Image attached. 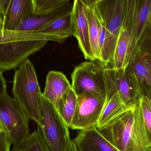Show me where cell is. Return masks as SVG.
Returning a JSON list of instances; mask_svg holds the SVG:
<instances>
[{
  "mask_svg": "<svg viewBox=\"0 0 151 151\" xmlns=\"http://www.w3.org/2000/svg\"><path fill=\"white\" fill-rule=\"evenodd\" d=\"M136 34L134 30L122 25L114 49L111 66L116 70L126 72L138 48Z\"/></svg>",
  "mask_w": 151,
  "mask_h": 151,
  "instance_id": "obj_10",
  "label": "cell"
},
{
  "mask_svg": "<svg viewBox=\"0 0 151 151\" xmlns=\"http://www.w3.org/2000/svg\"><path fill=\"white\" fill-rule=\"evenodd\" d=\"M29 121L15 98L7 91L0 95V122L13 146L19 144L30 134Z\"/></svg>",
  "mask_w": 151,
  "mask_h": 151,
  "instance_id": "obj_5",
  "label": "cell"
},
{
  "mask_svg": "<svg viewBox=\"0 0 151 151\" xmlns=\"http://www.w3.org/2000/svg\"><path fill=\"white\" fill-rule=\"evenodd\" d=\"M104 77L106 99L118 94L127 107L137 104L142 95L141 87L128 73L107 66L105 70Z\"/></svg>",
  "mask_w": 151,
  "mask_h": 151,
  "instance_id": "obj_7",
  "label": "cell"
},
{
  "mask_svg": "<svg viewBox=\"0 0 151 151\" xmlns=\"http://www.w3.org/2000/svg\"><path fill=\"white\" fill-rule=\"evenodd\" d=\"M106 100L92 94L77 95L75 113L70 128L84 130L96 128Z\"/></svg>",
  "mask_w": 151,
  "mask_h": 151,
  "instance_id": "obj_9",
  "label": "cell"
},
{
  "mask_svg": "<svg viewBox=\"0 0 151 151\" xmlns=\"http://www.w3.org/2000/svg\"><path fill=\"white\" fill-rule=\"evenodd\" d=\"M125 0H93L95 14L105 30V40L98 60L105 67L111 64L122 27Z\"/></svg>",
  "mask_w": 151,
  "mask_h": 151,
  "instance_id": "obj_2",
  "label": "cell"
},
{
  "mask_svg": "<svg viewBox=\"0 0 151 151\" xmlns=\"http://www.w3.org/2000/svg\"><path fill=\"white\" fill-rule=\"evenodd\" d=\"M11 151H50L46 144L40 127Z\"/></svg>",
  "mask_w": 151,
  "mask_h": 151,
  "instance_id": "obj_21",
  "label": "cell"
},
{
  "mask_svg": "<svg viewBox=\"0 0 151 151\" xmlns=\"http://www.w3.org/2000/svg\"><path fill=\"white\" fill-rule=\"evenodd\" d=\"M67 35L43 33H29L10 31L0 28V45L28 40H46L62 43L69 38Z\"/></svg>",
  "mask_w": 151,
  "mask_h": 151,
  "instance_id": "obj_17",
  "label": "cell"
},
{
  "mask_svg": "<svg viewBox=\"0 0 151 151\" xmlns=\"http://www.w3.org/2000/svg\"><path fill=\"white\" fill-rule=\"evenodd\" d=\"M33 15L51 14L65 5L71 3L68 0H33Z\"/></svg>",
  "mask_w": 151,
  "mask_h": 151,
  "instance_id": "obj_23",
  "label": "cell"
},
{
  "mask_svg": "<svg viewBox=\"0 0 151 151\" xmlns=\"http://www.w3.org/2000/svg\"><path fill=\"white\" fill-rule=\"evenodd\" d=\"M96 129L119 151H145L150 148L138 103Z\"/></svg>",
  "mask_w": 151,
  "mask_h": 151,
  "instance_id": "obj_1",
  "label": "cell"
},
{
  "mask_svg": "<svg viewBox=\"0 0 151 151\" xmlns=\"http://www.w3.org/2000/svg\"><path fill=\"white\" fill-rule=\"evenodd\" d=\"M73 141L78 151H119L96 128L80 130Z\"/></svg>",
  "mask_w": 151,
  "mask_h": 151,
  "instance_id": "obj_14",
  "label": "cell"
},
{
  "mask_svg": "<svg viewBox=\"0 0 151 151\" xmlns=\"http://www.w3.org/2000/svg\"><path fill=\"white\" fill-rule=\"evenodd\" d=\"M128 107H129L123 103L118 94H115L110 98L106 99L96 128L103 126Z\"/></svg>",
  "mask_w": 151,
  "mask_h": 151,
  "instance_id": "obj_20",
  "label": "cell"
},
{
  "mask_svg": "<svg viewBox=\"0 0 151 151\" xmlns=\"http://www.w3.org/2000/svg\"><path fill=\"white\" fill-rule=\"evenodd\" d=\"M149 147H151V107L146 98L141 95L138 102Z\"/></svg>",
  "mask_w": 151,
  "mask_h": 151,
  "instance_id": "obj_24",
  "label": "cell"
},
{
  "mask_svg": "<svg viewBox=\"0 0 151 151\" xmlns=\"http://www.w3.org/2000/svg\"><path fill=\"white\" fill-rule=\"evenodd\" d=\"M73 3H70L65 5L49 15L40 16L32 14L22 22L17 31L29 33H40L47 25L55 20L70 12L73 9Z\"/></svg>",
  "mask_w": 151,
  "mask_h": 151,
  "instance_id": "obj_16",
  "label": "cell"
},
{
  "mask_svg": "<svg viewBox=\"0 0 151 151\" xmlns=\"http://www.w3.org/2000/svg\"><path fill=\"white\" fill-rule=\"evenodd\" d=\"M40 33L63 35L70 37L74 36L72 10L47 25Z\"/></svg>",
  "mask_w": 151,
  "mask_h": 151,
  "instance_id": "obj_19",
  "label": "cell"
},
{
  "mask_svg": "<svg viewBox=\"0 0 151 151\" xmlns=\"http://www.w3.org/2000/svg\"><path fill=\"white\" fill-rule=\"evenodd\" d=\"M105 68L98 60L85 61L76 66L72 74L71 86L76 95L88 93L106 101Z\"/></svg>",
  "mask_w": 151,
  "mask_h": 151,
  "instance_id": "obj_6",
  "label": "cell"
},
{
  "mask_svg": "<svg viewBox=\"0 0 151 151\" xmlns=\"http://www.w3.org/2000/svg\"><path fill=\"white\" fill-rule=\"evenodd\" d=\"M87 7L89 33L91 51L94 60H98L99 56V22L93 8V0H83Z\"/></svg>",
  "mask_w": 151,
  "mask_h": 151,
  "instance_id": "obj_18",
  "label": "cell"
},
{
  "mask_svg": "<svg viewBox=\"0 0 151 151\" xmlns=\"http://www.w3.org/2000/svg\"><path fill=\"white\" fill-rule=\"evenodd\" d=\"M33 0H11L3 29L17 31L20 24L33 13Z\"/></svg>",
  "mask_w": 151,
  "mask_h": 151,
  "instance_id": "obj_15",
  "label": "cell"
},
{
  "mask_svg": "<svg viewBox=\"0 0 151 151\" xmlns=\"http://www.w3.org/2000/svg\"><path fill=\"white\" fill-rule=\"evenodd\" d=\"M138 47L144 50L151 52V12L147 27L139 42Z\"/></svg>",
  "mask_w": 151,
  "mask_h": 151,
  "instance_id": "obj_26",
  "label": "cell"
},
{
  "mask_svg": "<svg viewBox=\"0 0 151 151\" xmlns=\"http://www.w3.org/2000/svg\"><path fill=\"white\" fill-rule=\"evenodd\" d=\"M12 93L29 120L40 124L42 92L32 63L28 59L16 69Z\"/></svg>",
  "mask_w": 151,
  "mask_h": 151,
  "instance_id": "obj_3",
  "label": "cell"
},
{
  "mask_svg": "<svg viewBox=\"0 0 151 151\" xmlns=\"http://www.w3.org/2000/svg\"><path fill=\"white\" fill-rule=\"evenodd\" d=\"M3 72L0 71V95L7 91L6 81L3 75Z\"/></svg>",
  "mask_w": 151,
  "mask_h": 151,
  "instance_id": "obj_29",
  "label": "cell"
},
{
  "mask_svg": "<svg viewBox=\"0 0 151 151\" xmlns=\"http://www.w3.org/2000/svg\"><path fill=\"white\" fill-rule=\"evenodd\" d=\"M151 12V1H140L138 14L139 43L141 40L147 27L150 19Z\"/></svg>",
  "mask_w": 151,
  "mask_h": 151,
  "instance_id": "obj_25",
  "label": "cell"
},
{
  "mask_svg": "<svg viewBox=\"0 0 151 151\" xmlns=\"http://www.w3.org/2000/svg\"><path fill=\"white\" fill-rule=\"evenodd\" d=\"M11 144L5 132L0 131V151H11Z\"/></svg>",
  "mask_w": 151,
  "mask_h": 151,
  "instance_id": "obj_27",
  "label": "cell"
},
{
  "mask_svg": "<svg viewBox=\"0 0 151 151\" xmlns=\"http://www.w3.org/2000/svg\"><path fill=\"white\" fill-rule=\"evenodd\" d=\"M4 24V22L2 20L0 17V28H3Z\"/></svg>",
  "mask_w": 151,
  "mask_h": 151,
  "instance_id": "obj_31",
  "label": "cell"
},
{
  "mask_svg": "<svg viewBox=\"0 0 151 151\" xmlns=\"http://www.w3.org/2000/svg\"><path fill=\"white\" fill-rule=\"evenodd\" d=\"M77 102V95L72 87H71L63 98L58 111L70 128L75 113Z\"/></svg>",
  "mask_w": 151,
  "mask_h": 151,
  "instance_id": "obj_22",
  "label": "cell"
},
{
  "mask_svg": "<svg viewBox=\"0 0 151 151\" xmlns=\"http://www.w3.org/2000/svg\"><path fill=\"white\" fill-rule=\"evenodd\" d=\"M40 127L50 151H67L71 139L70 128L55 107L42 93L40 102Z\"/></svg>",
  "mask_w": 151,
  "mask_h": 151,
  "instance_id": "obj_4",
  "label": "cell"
},
{
  "mask_svg": "<svg viewBox=\"0 0 151 151\" xmlns=\"http://www.w3.org/2000/svg\"><path fill=\"white\" fill-rule=\"evenodd\" d=\"M141 93L146 98L151 107V88L145 86H142Z\"/></svg>",
  "mask_w": 151,
  "mask_h": 151,
  "instance_id": "obj_28",
  "label": "cell"
},
{
  "mask_svg": "<svg viewBox=\"0 0 151 151\" xmlns=\"http://www.w3.org/2000/svg\"><path fill=\"white\" fill-rule=\"evenodd\" d=\"M74 35L84 58L87 60L95 61L90 41L87 7L83 0L73 1L72 9Z\"/></svg>",
  "mask_w": 151,
  "mask_h": 151,
  "instance_id": "obj_11",
  "label": "cell"
},
{
  "mask_svg": "<svg viewBox=\"0 0 151 151\" xmlns=\"http://www.w3.org/2000/svg\"><path fill=\"white\" fill-rule=\"evenodd\" d=\"M71 87L70 81L63 72L51 71L47 75L42 95L58 111L63 98Z\"/></svg>",
  "mask_w": 151,
  "mask_h": 151,
  "instance_id": "obj_13",
  "label": "cell"
},
{
  "mask_svg": "<svg viewBox=\"0 0 151 151\" xmlns=\"http://www.w3.org/2000/svg\"><path fill=\"white\" fill-rule=\"evenodd\" d=\"M145 151H151V147L148 148V149L145 150Z\"/></svg>",
  "mask_w": 151,
  "mask_h": 151,
  "instance_id": "obj_33",
  "label": "cell"
},
{
  "mask_svg": "<svg viewBox=\"0 0 151 151\" xmlns=\"http://www.w3.org/2000/svg\"><path fill=\"white\" fill-rule=\"evenodd\" d=\"M0 131H4V132L3 127L2 126L1 124V122H0Z\"/></svg>",
  "mask_w": 151,
  "mask_h": 151,
  "instance_id": "obj_32",
  "label": "cell"
},
{
  "mask_svg": "<svg viewBox=\"0 0 151 151\" xmlns=\"http://www.w3.org/2000/svg\"><path fill=\"white\" fill-rule=\"evenodd\" d=\"M67 151H78L73 140H71Z\"/></svg>",
  "mask_w": 151,
  "mask_h": 151,
  "instance_id": "obj_30",
  "label": "cell"
},
{
  "mask_svg": "<svg viewBox=\"0 0 151 151\" xmlns=\"http://www.w3.org/2000/svg\"><path fill=\"white\" fill-rule=\"evenodd\" d=\"M126 72L140 87L151 88V52L138 47Z\"/></svg>",
  "mask_w": 151,
  "mask_h": 151,
  "instance_id": "obj_12",
  "label": "cell"
},
{
  "mask_svg": "<svg viewBox=\"0 0 151 151\" xmlns=\"http://www.w3.org/2000/svg\"><path fill=\"white\" fill-rule=\"evenodd\" d=\"M48 41L28 40L0 45V71L18 68L29 57L40 51Z\"/></svg>",
  "mask_w": 151,
  "mask_h": 151,
  "instance_id": "obj_8",
  "label": "cell"
}]
</instances>
